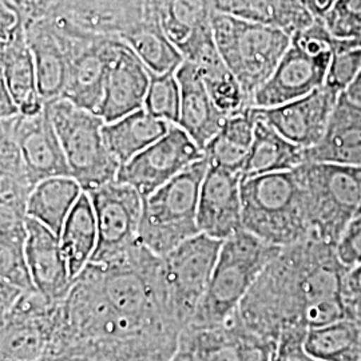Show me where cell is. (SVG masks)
<instances>
[{"instance_id": "30", "label": "cell", "mask_w": 361, "mask_h": 361, "mask_svg": "<svg viewBox=\"0 0 361 361\" xmlns=\"http://www.w3.org/2000/svg\"><path fill=\"white\" fill-rule=\"evenodd\" d=\"M121 40L135 52L150 74H176L185 62L178 49L152 20L143 19L140 25L123 34Z\"/></svg>"}, {"instance_id": "43", "label": "cell", "mask_w": 361, "mask_h": 361, "mask_svg": "<svg viewBox=\"0 0 361 361\" xmlns=\"http://www.w3.org/2000/svg\"><path fill=\"white\" fill-rule=\"evenodd\" d=\"M337 0H300V3L312 13L314 19H324L332 10Z\"/></svg>"}, {"instance_id": "1", "label": "cell", "mask_w": 361, "mask_h": 361, "mask_svg": "<svg viewBox=\"0 0 361 361\" xmlns=\"http://www.w3.org/2000/svg\"><path fill=\"white\" fill-rule=\"evenodd\" d=\"M336 247L316 235L285 246L259 274L238 308L246 329L277 344L285 329L304 328L310 310L343 297L348 273Z\"/></svg>"}, {"instance_id": "41", "label": "cell", "mask_w": 361, "mask_h": 361, "mask_svg": "<svg viewBox=\"0 0 361 361\" xmlns=\"http://www.w3.org/2000/svg\"><path fill=\"white\" fill-rule=\"evenodd\" d=\"M56 1L58 0H0V3L13 7L20 13L27 27L42 18H46Z\"/></svg>"}, {"instance_id": "20", "label": "cell", "mask_w": 361, "mask_h": 361, "mask_svg": "<svg viewBox=\"0 0 361 361\" xmlns=\"http://www.w3.org/2000/svg\"><path fill=\"white\" fill-rule=\"evenodd\" d=\"M26 257L32 283L39 293L52 301H62L73 280L61 238L37 219H26Z\"/></svg>"}, {"instance_id": "48", "label": "cell", "mask_w": 361, "mask_h": 361, "mask_svg": "<svg viewBox=\"0 0 361 361\" xmlns=\"http://www.w3.org/2000/svg\"><path fill=\"white\" fill-rule=\"evenodd\" d=\"M357 170H359V177H360V185H361V165L360 166H357ZM361 214V207H360V213H359V216Z\"/></svg>"}, {"instance_id": "11", "label": "cell", "mask_w": 361, "mask_h": 361, "mask_svg": "<svg viewBox=\"0 0 361 361\" xmlns=\"http://www.w3.org/2000/svg\"><path fill=\"white\" fill-rule=\"evenodd\" d=\"M87 194L98 228L90 264H107L140 243L142 197L133 186L116 180Z\"/></svg>"}, {"instance_id": "4", "label": "cell", "mask_w": 361, "mask_h": 361, "mask_svg": "<svg viewBox=\"0 0 361 361\" xmlns=\"http://www.w3.org/2000/svg\"><path fill=\"white\" fill-rule=\"evenodd\" d=\"M207 169L209 161L204 157L143 200L140 243L155 256L165 257L201 233L197 214Z\"/></svg>"}, {"instance_id": "40", "label": "cell", "mask_w": 361, "mask_h": 361, "mask_svg": "<svg viewBox=\"0 0 361 361\" xmlns=\"http://www.w3.org/2000/svg\"><path fill=\"white\" fill-rule=\"evenodd\" d=\"M347 319L361 326V264L349 269L343 284Z\"/></svg>"}, {"instance_id": "28", "label": "cell", "mask_w": 361, "mask_h": 361, "mask_svg": "<svg viewBox=\"0 0 361 361\" xmlns=\"http://www.w3.org/2000/svg\"><path fill=\"white\" fill-rule=\"evenodd\" d=\"M83 189L73 177H55L35 186L28 198L27 217L37 219L61 237L66 221Z\"/></svg>"}, {"instance_id": "35", "label": "cell", "mask_w": 361, "mask_h": 361, "mask_svg": "<svg viewBox=\"0 0 361 361\" xmlns=\"http://www.w3.org/2000/svg\"><path fill=\"white\" fill-rule=\"evenodd\" d=\"M234 338L237 360L273 361L276 343L265 340L246 329L243 322L240 320L238 310L234 316Z\"/></svg>"}, {"instance_id": "45", "label": "cell", "mask_w": 361, "mask_h": 361, "mask_svg": "<svg viewBox=\"0 0 361 361\" xmlns=\"http://www.w3.org/2000/svg\"><path fill=\"white\" fill-rule=\"evenodd\" d=\"M345 94L350 101L361 104V68L357 77L353 80V83L345 91Z\"/></svg>"}, {"instance_id": "18", "label": "cell", "mask_w": 361, "mask_h": 361, "mask_svg": "<svg viewBox=\"0 0 361 361\" xmlns=\"http://www.w3.org/2000/svg\"><path fill=\"white\" fill-rule=\"evenodd\" d=\"M150 73L126 43L118 40L104 80L97 116L111 123L145 107Z\"/></svg>"}, {"instance_id": "21", "label": "cell", "mask_w": 361, "mask_h": 361, "mask_svg": "<svg viewBox=\"0 0 361 361\" xmlns=\"http://www.w3.org/2000/svg\"><path fill=\"white\" fill-rule=\"evenodd\" d=\"M176 77L180 91L178 126L204 152L222 129L228 116L219 111L210 98L198 66L185 61Z\"/></svg>"}, {"instance_id": "42", "label": "cell", "mask_w": 361, "mask_h": 361, "mask_svg": "<svg viewBox=\"0 0 361 361\" xmlns=\"http://www.w3.org/2000/svg\"><path fill=\"white\" fill-rule=\"evenodd\" d=\"M19 114L20 110L18 104L7 89L4 80L0 78V119H10Z\"/></svg>"}, {"instance_id": "7", "label": "cell", "mask_w": 361, "mask_h": 361, "mask_svg": "<svg viewBox=\"0 0 361 361\" xmlns=\"http://www.w3.org/2000/svg\"><path fill=\"white\" fill-rule=\"evenodd\" d=\"M297 169L304 186L310 233L336 247L350 221L360 213L357 166L304 162Z\"/></svg>"}, {"instance_id": "36", "label": "cell", "mask_w": 361, "mask_h": 361, "mask_svg": "<svg viewBox=\"0 0 361 361\" xmlns=\"http://www.w3.org/2000/svg\"><path fill=\"white\" fill-rule=\"evenodd\" d=\"M361 68V50H335L325 85L343 94L357 77Z\"/></svg>"}, {"instance_id": "38", "label": "cell", "mask_w": 361, "mask_h": 361, "mask_svg": "<svg viewBox=\"0 0 361 361\" xmlns=\"http://www.w3.org/2000/svg\"><path fill=\"white\" fill-rule=\"evenodd\" d=\"M308 331L304 328L285 329L273 352V361H322L305 349Z\"/></svg>"}, {"instance_id": "44", "label": "cell", "mask_w": 361, "mask_h": 361, "mask_svg": "<svg viewBox=\"0 0 361 361\" xmlns=\"http://www.w3.org/2000/svg\"><path fill=\"white\" fill-rule=\"evenodd\" d=\"M335 50H361V26L353 28L344 39H335Z\"/></svg>"}, {"instance_id": "23", "label": "cell", "mask_w": 361, "mask_h": 361, "mask_svg": "<svg viewBox=\"0 0 361 361\" xmlns=\"http://www.w3.org/2000/svg\"><path fill=\"white\" fill-rule=\"evenodd\" d=\"M305 162L361 165V104L343 92L322 141L305 150Z\"/></svg>"}, {"instance_id": "33", "label": "cell", "mask_w": 361, "mask_h": 361, "mask_svg": "<svg viewBox=\"0 0 361 361\" xmlns=\"http://www.w3.org/2000/svg\"><path fill=\"white\" fill-rule=\"evenodd\" d=\"M26 238V222L0 225V284L23 292L37 289L27 264Z\"/></svg>"}, {"instance_id": "5", "label": "cell", "mask_w": 361, "mask_h": 361, "mask_svg": "<svg viewBox=\"0 0 361 361\" xmlns=\"http://www.w3.org/2000/svg\"><path fill=\"white\" fill-rule=\"evenodd\" d=\"M213 35L221 58L240 82L253 106V97L271 77L292 37L233 15L214 11Z\"/></svg>"}, {"instance_id": "29", "label": "cell", "mask_w": 361, "mask_h": 361, "mask_svg": "<svg viewBox=\"0 0 361 361\" xmlns=\"http://www.w3.org/2000/svg\"><path fill=\"white\" fill-rule=\"evenodd\" d=\"M70 277L74 281L90 264L98 243V228L89 194L82 193L66 221L61 234Z\"/></svg>"}, {"instance_id": "27", "label": "cell", "mask_w": 361, "mask_h": 361, "mask_svg": "<svg viewBox=\"0 0 361 361\" xmlns=\"http://www.w3.org/2000/svg\"><path fill=\"white\" fill-rule=\"evenodd\" d=\"M255 137L250 146L243 180L286 171L305 162V150L288 141L279 131L256 116Z\"/></svg>"}, {"instance_id": "12", "label": "cell", "mask_w": 361, "mask_h": 361, "mask_svg": "<svg viewBox=\"0 0 361 361\" xmlns=\"http://www.w3.org/2000/svg\"><path fill=\"white\" fill-rule=\"evenodd\" d=\"M62 301L27 290L1 314V361H38L49 353Z\"/></svg>"}, {"instance_id": "25", "label": "cell", "mask_w": 361, "mask_h": 361, "mask_svg": "<svg viewBox=\"0 0 361 361\" xmlns=\"http://www.w3.org/2000/svg\"><path fill=\"white\" fill-rule=\"evenodd\" d=\"M214 10L240 19L279 28L293 37L312 26L314 18L300 0H212Z\"/></svg>"}, {"instance_id": "46", "label": "cell", "mask_w": 361, "mask_h": 361, "mask_svg": "<svg viewBox=\"0 0 361 361\" xmlns=\"http://www.w3.org/2000/svg\"><path fill=\"white\" fill-rule=\"evenodd\" d=\"M38 361H71L68 360L67 357L63 356H56V355H51V353H47L46 356H43L40 360Z\"/></svg>"}, {"instance_id": "47", "label": "cell", "mask_w": 361, "mask_h": 361, "mask_svg": "<svg viewBox=\"0 0 361 361\" xmlns=\"http://www.w3.org/2000/svg\"><path fill=\"white\" fill-rule=\"evenodd\" d=\"M171 361H189L188 359H185L183 356H180V353H177L176 352V355L173 356V359H171Z\"/></svg>"}, {"instance_id": "17", "label": "cell", "mask_w": 361, "mask_h": 361, "mask_svg": "<svg viewBox=\"0 0 361 361\" xmlns=\"http://www.w3.org/2000/svg\"><path fill=\"white\" fill-rule=\"evenodd\" d=\"M241 182L240 173L209 165L198 202L200 232L225 241L244 229Z\"/></svg>"}, {"instance_id": "13", "label": "cell", "mask_w": 361, "mask_h": 361, "mask_svg": "<svg viewBox=\"0 0 361 361\" xmlns=\"http://www.w3.org/2000/svg\"><path fill=\"white\" fill-rule=\"evenodd\" d=\"M204 157L205 153L178 125H171L161 140L121 166L116 180L133 186L146 200Z\"/></svg>"}, {"instance_id": "15", "label": "cell", "mask_w": 361, "mask_h": 361, "mask_svg": "<svg viewBox=\"0 0 361 361\" xmlns=\"http://www.w3.org/2000/svg\"><path fill=\"white\" fill-rule=\"evenodd\" d=\"M0 123L13 134L34 186L55 177H71L49 104L35 116L19 114Z\"/></svg>"}, {"instance_id": "16", "label": "cell", "mask_w": 361, "mask_h": 361, "mask_svg": "<svg viewBox=\"0 0 361 361\" xmlns=\"http://www.w3.org/2000/svg\"><path fill=\"white\" fill-rule=\"evenodd\" d=\"M340 95L324 85L296 101L268 109L253 107V111L288 141L307 150L322 141Z\"/></svg>"}, {"instance_id": "32", "label": "cell", "mask_w": 361, "mask_h": 361, "mask_svg": "<svg viewBox=\"0 0 361 361\" xmlns=\"http://www.w3.org/2000/svg\"><path fill=\"white\" fill-rule=\"evenodd\" d=\"M305 349L322 361H361V326L345 319L310 329Z\"/></svg>"}, {"instance_id": "3", "label": "cell", "mask_w": 361, "mask_h": 361, "mask_svg": "<svg viewBox=\"0 0 361 361\" xmlns=\"http://www.w3.org/2000/svg\"><path fill=\"white\" fill-rule=\"evenodd\" d=\"M281 250L283 247L268 244L245 229L226 238L207 293L189 325L219 326L228 323L259 274Z\"/></svg>"}, {"instance_id": "14", "label": "cell", "mask_w": 361, "mask_h": 361, "mask_svg": "<svg viewBox=\"0 0 361 361\" xmlns=\"http://www.w3.org/2000/svg\"><path fill=\"white\" fill-rule=\"evenodd\" d=\"M212 0H145V18L155 22L185 61L198 63L216 47Z\"/></svg>"}, {"instance_id": "26", "label": "cell", "mask_w": 361, "mask_h": 361, "mask_svg": "<svg viewBox=\"0 0 361 361\" xmlns=\"http://www.w3.org/2000/svg\"><path fill=\"white\" fill-rule=\"evenodd\" d=\"M170 126L171 123L141 109L116 122L104 123L102 133L107 149L122 166L161 140Z\"/></svg>"}, {"instance_id": "37", "label": "cell", "mask_w": 361, "mask_h": 361, "mask_svg": "<svg viewBox=\"0 0 361 361\" xmlns=\"http://www.w3.org/2000/svg\"><path fill=\"white\" fill-rule=\"evenodd\" d=\"M323 20L334 38H345L361 26V0H337Z\"/></svg>"}, {"instance_id": "24", "label": "cell", "mask_w": 361, "mask_h": 361, "mask_svg": "<svg viewBox=\"0 0 361 361\" xmlns=\"http://www.w3.org/2000/svg\"><path fill=\"white\" fill-rule=\"evenodd\" d=\"M27 42L32 52L42 99L51 104L62 98L67 77L65 39L50 16L27 27Z\"/></svg>"}, {"instance_id": "9", "label": "cell", "mask_w": 361, "mask_h": 361, "mask_svg": "<svg viewBox=\"0 0 361 361\" xmlns=\"http://www.w3.org/2000/svg\"><path fill=\"white\" fill-rule=\"evenodd\" d=\"M224 241L200 233L162 257V277L173 320L182 332L207 293Z\"/></svg>"}, {"instance_id": "22", "label": "cell", "mask_w": 361, "mask_h": 361, "mask_svg": "<svg viewBox=\"0 0 361 361\" xmlns=\"http://www.w3.org/2000/svg\"><path fill=\"white\" fill-rule=\"evenodd\" d=\"M1 79L18 104L20 114L35 116L46 102L38 89L35 62L27 42V28L0 34Z\"/></svg>"}, {"instance_id": "2", "label": "cell", "mask_w": 361, "mask_h": 361, "mask_svg": "<svg viewBox=\"0 0 361 361\" xmlns=\"http://www.w3.org/2000/svg\"><path fill=\"white\" fill-rule=\"evenodd\" d=\"M243 228L274 246L295 245L312 235L298 169L241 182Z\"/></svg>"}, {"instance_id": "8", "label": "cell", "mask_w": 361, "mask_h": 361, "mask_svg": "<svg viewBox=\"0 0 361 361\" xmlns=\"http://www.w3.org/2000/svg\"><path fill=\"white\" fill-rule=\"evenodd\" d=\"M71 177L85 193L116 180L121 169L104 142V121L75 104L58 99L49 104Z\"/></svg>"}, {"instance_id": "39", "label": "cell", "mask_w": 361, "mask_h": 361, "mask_svg": "<svg viewBox=\"0 0 361 361\" xmlns=\"http://www.w3.org/2000/svg\"><path fill=\"white\" fill-rule=\"evenodd\" d=\"M336 253L340 261L347 267L353 268L361 264V214L352 219L347 229L343 233Z\"/></svg>"}, {"instance_id": "31", "label": "cell", "mask_w": 361, "mask_h": 361, "mask_svg": "<svg viewBox=\"0 0 361 361\" xmlns=\"http://www.w3.org/2000/svg\"><path fill=\"white\" fill-rule=\"evenodd\" d=\"M195 65L200 68L210 98L221 113L232 116L253 107L240 82L224 62L217 49L209 52Z\"/></svg>"}, {"instance_id": "6", "label": "cell", "mask_w": 361, "mask_h": 361, "mask_svg": "<svg viewBox=\"0 0 361 361\" xmlns=\"http://www.w3.org/2000/svg\"><path fill=\"white\" fill-rule=\"evenodd\" d=\"M334 54L335 39L323 19H316L292 37L274 73L255 94L253 107L281 106L323 87Z\"/></svg>"}, {"instance_id": "34", "label": "cell", "mask_w": 361, "mask_h": 361, "mask_svg": "<svg viewBox=\"0 0 361 361\" xmlns=\"http://www.w3.org/2000/svg\"><path fill=\"white\" fill-rule=\"evenodd\" d=\"M180 104V85L176 74H150V85L143 109L171 125H178Z\"/></svg>"}, {"instance_id": "10", "label": "cell", "mask_w": 361, "mask_h": 361, "mask_svg": "<svg viewBox=\"0 0 361 361\" xmlns=\"http://www.w3.org/2000/svg\"><path fill=\"white\" fill-rule=\"evenodd\" d=\"M50 18L59 27L67 50V77L61 99L97 114L109 63L121 39L85 32L65 20Z\"/></svg>"}, {"instance_id": "19", "label": "cell", "mask_w": 361, "mask_h": 361, "mask_svg": "<svg viewBox=\"0 0 361 361\" xmlns=\"http://www.w3.org/2000/svg\"><path fill=\"white\" fill-rule=\"evenodd\" d=\"M47 16L85 32L118 38L145 18V0H58Z\"/></svg>"}]
</instances>
